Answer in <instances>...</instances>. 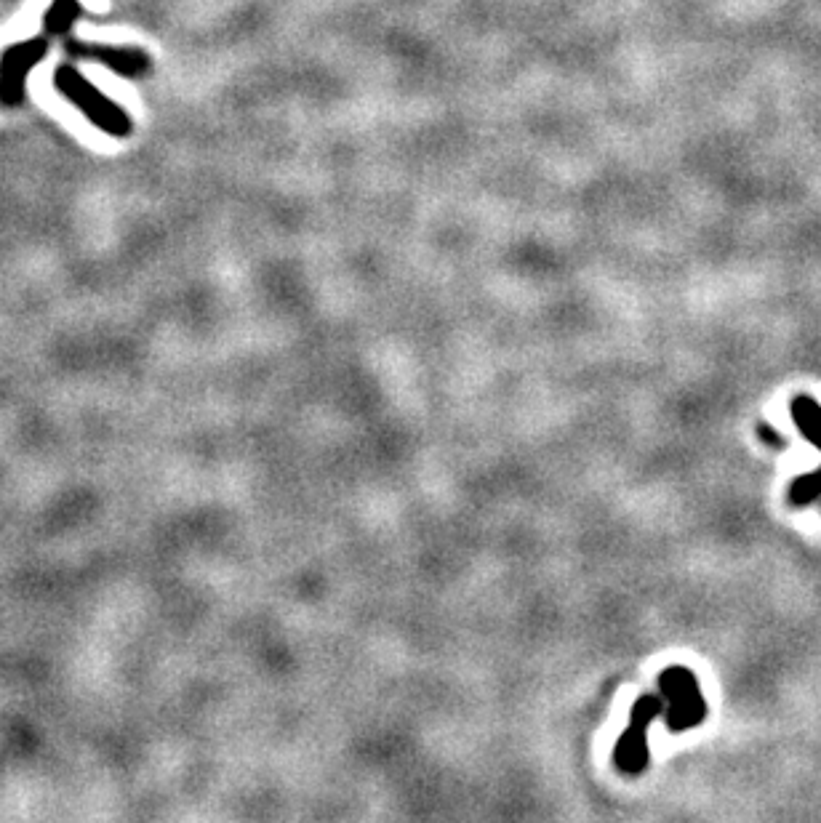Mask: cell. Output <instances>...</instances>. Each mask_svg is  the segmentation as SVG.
I'll return each mask as SVG.
<instances>
[{
	"instance_id": "obj_2",
	"label": "cell",
	"mask_w": 821,
	"mask_h": 823,
	"mask_svg": "<svg viewBox=\"0 0 821 823\" xmlns=\"http://www.w3.org/2000/svg\"><path fill=\"white\" fill-rule=\"evenodd\" d=\"M48 54L46 38H30L11 43L0 54V104L19 107L27 91V75L38 67Z\"/></svg>"
},
{
	"instance_id": "obj_1",
	"label": "cell",
	"mask_w": 821,
	"mask_h": 823,
	"mask_svg": "<svg viewBox=\"0 0 821 823\" xmlns=\"http://www.w3.org/2000/svg\"><path fill=\"white\" fill-rule=\"evenodd\" d=\"M54 86L56 91H59L72 107H78V110L86 115L88 123L99 128V131H104V134L110 136L131 134L134 123L128 118V112L123 110L120 104L112 102L104 91H99L91 80L83 78L75 67H59V70L54 72Z\"/></svg>"
},
{
	"instance_id": "obj_3",
	"label": "cell",
	"mask_w": 821,
	"mask_h": 823,
	"mask_svg": "<svg viewBox=\"0 0 821 823\" xmlns=\"http://www.w3.org/2000/svg\"><path fill=\"white\" fill-rule=\"evenodd\" d=\"M64 51L75 59H86V62H99L107 70L118 72L123 78H139L142 72H147L150 59L139 48H115V46H99V43H80V40H64Z\"/></svg>"
},
{
	"instance_id": "obj_4",
	"label": "cell",
	"mask_w": 821,
	"mask_h": 823,
	"mask_svg": "<svg viewBox=\"0 0 821 823\" xmlns=\"http://www.w3.org/2000/svg\"><path fill=\"white\" fill-rule=\"evenodd\" d=\"M80 16H83L80 0H51V6H48L46 16H43V35L67 38Z\"/></svg>"
}]
</instances>
